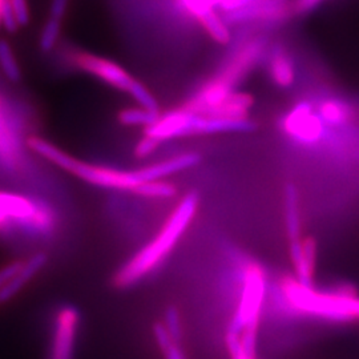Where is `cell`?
I'll return each instance as SVG.
<instances>
[{
	"label": "cell",
	"instance_id": "6da1fadb",
	"mask_svg": "<svg viewBox=\"0 0 359 359\" xmlns=\"http://www.w3.org/2000/svg\"><path fill=\"white\" fill-rule=\"evenodd\" d=\"M198 206V194L189 192L168 218L161 231L152 243L147 245L136 256L118 270L114 277V285L126 289L139 283L149 271L163 262L177 244L180 237L187 231Z\"/></svg>",
	"mask_w": 359,
	"mask_h": 359
},
{
	"label": "cell",
	"instance_id": "7a4b0ae2",
	"mask_svg": "<svg viewBox=\"0 0 359 359\" xmlns=\"http://www.w3.org/2000/svg\"><path fill=\"white\" fill-rule=\"evenodd\" d=\"M281 290L287 305L299 314L335 322L359 320V298L357 290L351 285L322 293L311 286L298 283L294 278L285 277Z\"/></svg>",
	"mask_w": 359,
	"mask_h": 359
},
{
	"label": "cell",
	"instance_id": "3957f363",
	"mask_svg": "<svg viewBox=\"0 0 359 359\" xmlns=\"http://www.w3.org/2000/svg\"><path fill=\"white\" fill-rule=\"evenodd\" d=\"M28 147L34 152L53 163L55 165L75 175L79 179L90 182L92 185H97L102 188L132 191L135 187L142 184L139 170H118L112 168L90 165L71 157L69 154L59 149L56 145L41 137H31L28 140Z\"/></svg>",
	"mask_w": 359,
	"mask_h": 359
},
{
	"label": "cell",
	"instance_id": "277c9868",
	"mask_svg": "<svg viewBox=\"0 0 359 359\" xmlns=\"http://www.w3.org/2000/svg\"><path fill=\"white\" fill-rule=\"evenodd\" d=\"M266 293L265 271L257 264H249L245 270L244 290L240 306L231 320L228 333L240 335L245 327L259 323L261 308Z\"/></svg>",
	"mask_w": 359,
	"mask_h": 359
},
{
	"label": "cell",
	"instance_id": "5b68a950",
	"mask_svg": "<svg viewBox=\"0 0 359 359\" xmlns=\"http://www.w3.org/2000/svg\"><path fill=\"white\" fill-rule=\"evenodd\" d=\"M264 40H253L248 43L241 51L236 55L231 65L225 68V71L218 75L215 80L209 81L208 86L222 96H228L233 92V86H236L245 74L256 63L264 50Z\"/></svg>",
	"mask_w": 359,
	"mask_h": 359
},
{
	"label": "cell",
	"instance_id": "8992f818",
	"mask_svg": "<svg viewBox=\"0 0 359 359\" xmlns=\"http://www.w3.org/2000/svg\"><path fill=\"white\" fill-rule=\"evenodd\" d=\"M75 63L83 71L102 79L105 83L111 84L117 90L129 92L130 87L136 81L120 65H116L108 59H103L100 56H95L88 52L77 53L75 56Z\"/></svg>",
	"mask_w": 359,
	"mask_h": 359
},
{
	"label": "cell",
	"instance_id": "52a82bcc",
	"mask_svg": "<svg viewBox=\"0 0 359 359\" xmlns=\"http://www.w3.org/2000/svg\"><path fill=\"white\" fill-rule=\"evenodd\" d=\"M293 10L290 0H257L245 7L226 11L225 23L238 25L253 20H283Z\"/></svg>",
	"mask_w": 359,
	"mask_h": 359
},
{
	"label": "cell",
	"instance_id": "ba28073f",
	"mask_svg": "<svg viewBox=\"0 0 359 359\" xmlns=\"http://www.w3.org/2000/svg\"><path fill=\"white\" fill-rule=\"evenodd\" d=\"M77 327H79V311L76 309H62L55 322L51 359H74Z\"/></svg>",
	"mask_w": 359,
	"mask_h": 359
},
{
	"label": "cell",
	"instance_id": "9c48e42d",
	"mask_svg": "<svg viewBox=\"0 0 359 359\" xmlns=\"http://www.w3.org/2000/svg\"><path fill=\"white\" fill-rule=\"evenodd\" d=\"M285 128L301 142H318L321 137V121L311 114L308 104H301L290 112L286 118Z\"/></svg>",
	"mask_w": 359,
	"mask_h": 359
},
{
	"label": "cell",
	"instance_id": "30bf717a",
	"mask_svg": "<svg viewBox=\"0 0 359 359\" xmlns=\"http://www.w3.org/2000/svg\"><path fill=\"white\" fill-rule=\"evenodd\" d=\"M290 256L294 265L297 281L306 286H311L316 269L317 243L313 237L290 243Z\"/></svg>",
	"mask_w": 359,
	"mask_h": 359
},
{
	"label": "cell",
	"instance_id": "8fae6325",
	"mask_svg": "<svg viewBox=\"0 0 359 359\" xmlns=\"http://www.w3.org/2000/svg\"><path fill=\"white\" fill-rule=\"evenodd\" d=\"M256 128V124L249 118L237 120V118L193 115L192 123L188 129V136L218 133V132H252Z\"/></svg>",
	"mask_w": 359,
	"mask_h": 359
},
{
	"label": "cell",
	"instance_id": "7c38bea8",
	"mask_svg": "<svg viewBox=\"0 0 359 359\" xmlns=\"http://www.w3.org/2000/svg\"><path fill=\"white\" fill-rule=\"evenodd\" d=\"M192 118L191 114L184 112L182 109H176L168 115L161 116L152 126L145 127V135L154 136L161 142L173 137L188 136Z\"/></svg>",
	"mask_w": 359,
	"mask_h": 359
},
{
	"label": "cell",
	"instance_id": "4fadbf2b",
	"mask_svg": "<svg viewBox=\"0 0 359 359\" xmlns=\"http://www.w3.org/2000/svg\"><path fill=\"white\" fill-rule=\"evenodd\" d=\"M47 262L48 256L44 252H39L31 258H28V261L23 262V266L18 270L11 281L0 290V304H6L15 295L19 294L23 290V287L28 285L34 277L38 276L39 271L47 265Z\"/></svg>",
	"mask_w": 359,
	"mask_h": 359
},
{
	"label": "cell",
	"instance_id": "5bb4252c",
	"mask_svg": "<svg viewBox=\"0 0 359 359\" xmlns=\"http://www.w3.org/2000/svg\"><path fill=\"white\" fill-rule=\"evenodd\" d=\"M255 103L252 95L245 92H231L229 96L218 104L216 108L210 109L208 117H221V118H248V112Z\"/></svg>",
	"mask_w": 359,
	"mask_h": 359
},
{
	"label": "cell",
	"instance_id": "9a60e30c",
	"mask_svg": "<svg viewBox=\"0 0 359 359\" xmlns=\"http://www.w3.org/2000/svg\"><path fill=\"white\" fill-rule=\"evenodd\" d=\"M285 224L290 243L301 240V217H299V194L294 184H287L283 192Z\"/></svg>",
	"mask_w": 359,
	"mask_h": 359
},
{
	"label": "cell",
	"instance_id": "2e32d148",
	"mask_svg": "<svg viewBox=\"0 0 359 359\" xmlns=\"http://www.w3.org/2000/svg\"><path fill=\"white\" fill-rule=\"evenodd\" d=\"M32 213L34 206L26 198L15 194L0 193V222L7 217H29Z\"/></svg>",
	"mask_w": 359,
	"mask_h": 359
},
{
	"label": "cell",
	"instance_id": "e0dca14e",
	"mask_svg": "<svg viewBox=\"0 0 359 359\" xmlns=\"http://www.w3.org/2000/svg\"><path fill=\"white\" fill-rule=\"evenodd\" d=\"M198 22L208 31V34L219 44H228L231 41L229 29L225 22L215 13L213 8H209L198 18Z\"/></svg>",
	"mask_w": 359,
	"mask_h": 359
},
{
	"label": "cell",
	"instance_id": "ac0fdd59",
	"mask_svg": "<svg viewBox=\"0 0 359 359\" xmlns=\"http://www.w3.org/2000/svg\"><path fill=\"white\" fill-rule=\"evenodd\" d=\"M135 194H139L142 197H154V198H169L176 196L177 189L173 184H169L167 181L161 180H154L142 182L137 187L132 189Z\"/></svg>",
	"mask_w": 359,
	"mask_h": 359
},
{
	"label": "cell",
	"instance_id": "d6986e66",
	"mask_svg": "<svg viewBox=\"0 0 359 359\" xmlns=\"http://www.w3.org/2000/svg\"><path fill=\"white\" fill-rule=\"evenodd\" d=\"M154 334L157 344L164 353L165 359H187L184 351L179 346V342H176L169 334L163 323L157 322L154 323Z\"/></svg>",
	"mask_w": 359,
	"mask_h": 359
},
{
	"label": "cell",
	"instance_id": "ffe728a7",
	"mask_svg": "<svg viewBox=\"0 0 359 359\" xmlns=\"http://www.w3.org/2000/svg\"><path fill=\"white\" fill-rule=\"evenodd\" d=\"M161 117L160 112H152L144 108L124 109L118 114V121L124 126H144L149 127Z\"/></svg>",
	"mask_w": 359,
	"mask_h": 359
},
{
	"label": "cell",
	"instance_id": "44dd1931",
	"mask_svg": "<svg viewBox=\"0 0 359 359\" xmlns=\"http://www.w3.org/2000/svg\"><path fill=\"white\" fill-rule=\"evenodd\" d=\"M271 76L280 87H290L294 81V71L287 57L278 53L271 62Z\"/></svg>",
	"mask_w": 359,
	"mask_h": 359
},
{
	"label": "cell",
	"instance_id": "7402d4cb",
	"mask_svg": "<svg viewBox=\"0 0 359 359\" xmlns=\"http://www.w3.org/2000/svg\"><path fill=\"white\" fill-rule=\"evenodd\" d=\"M0 67L10 81L18 83L20 80V69L7 40H0Z\"/></svg>",
	"mask_w": 359,
	"mask_h": 359
},
{
	"label": "cell",
	"instance_id": "603a6c76",
	"mask_svg": "<svg viewBox=\"0 0 359 359\" xmlns=\"http://www.w3.org/2000/svg\"><path fill=\"white\" fill-rule=\"evenodd\" d=\"M60 28H62V20L48 18V20L43 27L40 40H39V46L41 51L51 52L55 48L60 36Z\"/></svg>",
	"mask_w": 359,
	"mask_h": 359
},
{
	"label": "cell",
	"instance_id": "cb8c5ba5",
	"mask_svg": "<svg viewBox=\"0 0 359 359\" xmlns=\"http://www.w3.org/2000/svg\"><path fill=\"white\" fill-rule=\"evenodd\" d=\"M129 93L137 103L142 105V108L144 109H148L152 112H160V107H158L157 100L154 99V95L147 90L140 81L133 83V86L129 90Z\"/></svg>",
	"mask_w": 359,
	"mask_h": 359
},
{
	"label": "cell",
	"instance_id": "d4e9b609",
	"mask_svg": "<svg viewBox=\"0 0 359 359\" xmlns=\"http://www.w3.org/2000/svg\"><path fill=\"white\" fill-rule=\"evenodd\" d=\"M164 327L167 329L168 334L176 341L180 342L182 338V327H181V318L179 310L173 306L167 309L164 316Z\"/></svg>",
	"mask_w": 359,
	"mask_h": 359
},
{
	"label": "cell",
	"instance_id": "484cf974",
	"mask_svg": "<svg viewBox=\"0 0 359 359\" xmlns=\"http://www.w3.org/2000/svg\"><path fill=\"white\" fill-rule=\"evenodd\" d=\"M161 142L158 139H156L154 136L145 135L142 139V142H139L135 148V156L139 158H145L149 154H154V151L158 148V145Z\"/></svg>",
	"mask_w": 359,
	"mask_h": 359
},
{
	"label": "cell",
	"instance_id": "4316f807",
	"mask_svg": "<svg viewBox=\"0 0 359 359\" xmlns=\"http://www.w3.org/2000/svg\"><path fill=\"white\" fill-rule=\"evenodd\" d=\"M1 25L8 32H15L19 28V23L13 13L11 0H4L1 3Z\"/></svg>",
	"mask_w": 359,
	"mask_h": 359
},
{
	"label": "cell",
	"instance_id": "83f0119b",
	"mask_svg": "<svg viewBox=\"0 0 359 359\" xmlns=\"http://www.w3.org/2000/svg\"><path fill=\"white\" fill-rule=\"evenodd\" d=\"M226 345H228V350L231 353V359H255L250 358L243 350L241 342H240V335L233 333L226 334Z\"/></svg>",
	"mask_w": 359,
	"mask_h": 359
},
{
	"label": "cell",
	"instance_id": "f1b7e54d",
	"mask_svg": "<svg viewBox=\"0 0 359 359\" xmlns=\"http://www.w3.org/2000/svg\"><path fill=\"white\" fill-rule=\"evenodd\" d=\"M11 6L19 26H27L29 22V10L27 0H11Z\"/></svg>",
	"mask_w": 359,
	"mask_h": 359
},
{
	"label": "cell",
	"instance_id": "f546056e",
	"mask_svg": "<svg viewBox=\"0 0 359 359\" xmlns=\"http://www.w3.org/2000/svg\"><path fill=\"white\" fill-rule=\"evenodd\" d=\"M322 115L327 121L338 123V121L344 120L345 112H344V109L339 105L334 103H327L322 107Z\"/></svg>",
	"mask_w": 359,
	"mask_h": 359
},
{
	"label": "cell",
	"instance_id": "4dcf8cb0",
	"mask_svg": "<svg viewBox=\"0 0 359 359\" xmlns=\"http://www.w3.org/2000/svg\"><path fill=\"white\" fill-rule=\"evenodd\" d=\"M22 266H23L22 261H13L11 264H8L7 266H4L3 269H0V290L11 281V278Z\"/></svg>",
	"mask_w": 359,
	"mask_h": 359
},
{
	"label": "cell",
	"instance_id": "1f68e13d",
	"mask_svg": "<svg viewBox=\"0 0 359 359\" xmlns=\"http://www.w3.org/2000/svg\"><path fill=\"white\" fill-rule=\"evenodd\" d=\"M182 4L198 19L209 8H213L205 0H181Z\"/></svg>",
	"mask_w": 359,
	"mask_h": 359
},
{
	"label": "cell",
	"instance_id": "d6a6232c",
	"mask_svg": "<svg viewBox=\"0 0 359 359\" xmlns=\"http://www.w3.org/2000/svg\"><path fill=\"white\" fill-rule=\"evenodd\" d=\"M68 3H69V0H51L50 18L62 20L65 18L67 8H68Z\"/></svg>",
	"mask_w": 359,
	"mask_h": 359
},
{
	"label": "cell",
	"instance_id": "836d02e7",
	"mask_svg": "<svg viewBox=\"0 0 359 359\" xmlns=\"http://www.w3.org/2000/svg\"><path fill=\"white\" fill-rule=\"evenodd\" d=\"M322 0H295L293 3V11L298 15H304L314 10Z\"/></svg>",
	"mask_w": 359,
	"mask_h": 359
},
{
	"label": "cell",
	"instance_id": "e575fe53",
	"mask_svg": "<svg viewBox=\"0 0 359 359\" xmlns=\"http://www.w3.org/2000/svg\"><path fill=\"white\" fill-rule=\"evenodd\" d=\"M253 1H257V0H225L219 7L222 10H225V13H226V11H231V10H237V8L245 7V6H248V4L253 3Z\"/></svg>",
	"mask_w": 359,
	"mask_h": 359
},
{
	"label": "cell",
	"instance_id": "d590c367",
	"mask_svg": "<svg viewBox=\"0 0 359 359\" xmlns=\"http://www.w3.org/2000/svg\"><path fill=\"white\" fill-rule=\"evenodd\" d=\"M4 0H0V25H1V3H3Z\"/></svg>",
	"mask_w": 359,
	"mask_h": 359
},
{
	"label": "cell",
	"instance_id": "8d00e7d4",
	"mask_svg": "<svg viewBox=\"0 0 359 359\" xmlns=\"http://www.w3.org/2000/svg\"><path fill=\"white\" fill-rule=\"evenodd\" d=\"M224 1H225V0H221V3H219V6H221V4H222V3H224Z\"/></svg>",
	"mask_w": 359,
	"mask_h": 359
}]
</instances>
